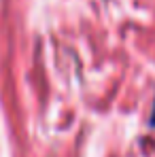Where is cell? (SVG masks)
<instances>
[{"label": "cell", "instance_id": "1", "mask_svg": "<svg viewBox=\"0 0 155 157\" xmlns=\"http://www.w3.org/2000/svg\"><path fill=\"white\" fill-rule=\"evenodd\" d=\"M151 123L155 125V108H153V117H151Z\"/></svg>", "mask_w": 155, "mask_h": 157}]
</instances>
